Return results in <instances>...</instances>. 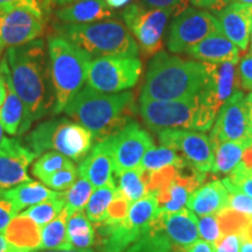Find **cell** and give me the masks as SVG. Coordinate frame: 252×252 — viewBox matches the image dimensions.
<instances>
[{"label": "cell", "mask_w": 252, "mask_h": 252, "mask_svg": "<svg viewBox=\"0 0 252 252\" xmlns=\"http://www.w3.org/2000/svg\"><path fill=\"white\" fill-rule=\"evenodd\" d=\"M12 87L24 104V133L33 122L53 113L55 90L50 72L49 54L42 40L8 48L5 54Z\"/></svg>", "instance_id": "6da1fadb"}, {"label": "cell", "mask_w": 252, "mask_h": 252, "mask_svg": "<svg viewBox=\"0 0 252 252\" xmlns=\"http://www.w3.org/2000/svg\"><path fill=\"white\" fill-rule=\"evenodd\" d=\"M134 111L133 94L100 93L89 86L82 88L69 100L64 112L88 128L94 140L103 141L125 127Z\"/></svg>", "instance_id": "7a4b0ae2"}, {"label": "cell", "mask_w": 252, "mask_h": 252, "mask_svg": "<svg viewBox=\"0 0 252 252\" xmlns=\"http://www.w3.org/2000/svg\"><path fill=\"white\" fill-rule=\"evenodd\" d=\"M204 78L206 71L202 62L187 61L161 50L150 61L139 99L190 98L200 94Z\"/></svg>", "instance_id": "3957f363"}, {"label": "cell", "mask_w": 252, "mask_h": 252, "mask_svg": "<svg viewBox=\"0 0 252 252\" xmlns=\"http://www.w3.org/2000/svg\"><path fill=\"white\" fill-rule=\"evenodd\" d=\"M60 36L74 43L91 56L137 58L139 45L121 21L106 20L96 24H64L59 26Z\"/></svg>", "instance_id": "277c9868"}, {"label": "cell", "mask_w": 252, "mask_h": 252, "mask_svg": "<svg viewBox=\"0 0 252 252\" xmlns=\"http://www.w3.org/2000/svg\"><path fill=\"white\" fill-rule=\"evenodd\" d=\"M48 54L56 99L53 115H59L83 87L93 56L61 36L49 39Z\"/></svg>", "instance_id": "5b68a950"}, {"label": "cell", "mask_w": 252, "mask_h": 252, "mask_svg": "<svg viewBox=\"0 0 252 252\" xmlns=\"http://www.w3.org/2000/svg\"><path fill=\"white\" fill-rule=\"evenodd\" d=\"M140 116L151 130L186 128L204 132L210 130L217 112L201 105L197 96L178 100L139 99Z\"/></svg>", "instance_id": "8992f818"}, {"label": "cell", "mask_w": 252, "mask_h": 252, "mask_svg": "<svg viewBox=\"0 0 252 252\" xmlns=\"http://www.w3.org/2000/svg\"><path fill=\"white\" fill-rule=\"evenodd\" d=\"M160 213L156 195L146 196L131 204L122 222L96 224V239L102 252H125L150 234V226Z\"/></svg>", "instance_id": "52a82bcc"}, {"label": "cell", "mask_w": 252, "mask_h": 252, "mask_svg": "<svg viewBox=\"0 0 252 252\" xmlns=\"http://www.w3.org/2000/svg\"><path fill=\"white\" fill-rule=\"evenodd\" d=\"M26 144L36 157L52 150L81 162L93 149L94 135L84 126L67 118L50 119L27 135Z\"/></svg>", "instance_id": "ba28073f"}, {"label": "cell", "mask_w": 252, "mask_h": 252, "mask_svg": "<svg viewBox=\"0 0 252 252\" xmlns=\"http://www.w3.org/2000/svg\"><path fill=\"white\" fill-rule=\"evenodd\" d=\"M143 64L138 58L102 56L91 60L87 82L93 89L105 94H118L131 89L139 80Z\"/></svg>", "instance_id": "9c48e42d"}, {"label": "cell", "mask_w": 252, "mask_h": 252, "mask_svg": "<svg viewBox=\"0 0 252 252\" xmlns=\"http://www.w3.org/2000/svg\"><path fill=\"white\" fill-rule=\"evenodd\" d=\"M220 32L222 28L215 15L206 9L188 7L173 19L167 32L166 43L169 52L181 54L187 53L210 34Z\"/></svg>", "instance_id": "30bf717a"}, {"label": "cell", "mask_w": 252, "mask_h": 252, "mask_svg": "<svg viewBox=\"0 0 252 252\" xmlns=\"http://www.w3.org/2000/svg\"><path fill=\"white\" fill-rule=\"evenodd\" d=\"M209 138L213 146L222 141L252 145V122L243 91L237 90L223 104Z\"/></svg>", "instance_id": "8fae6325"}, {"label": "cell", "mask_w": 252, "mask_h": 252, "mask_svg": "<svg viewBox=\"0 0 252 252\" xmlns=\"http://www.w3.org/2000/svg\"><path fill=\"white\" fill-rule=\"evenodd\" d=\"M173 13L168 9L145 8L139 4L126 6L123 11L126 27L137 37L145 54L156 55L161 52L163 33Z\"/></svg>", "instance_id": "7c38bea8"}, {"label": "cell", "mask_w": 252, "mask_h": 252, "mask_svg": "<svg viewBox=\"0 0 252 252\" xmlns=\"http://www.w3.org/2000/svg\"><path fill=\"white\" fill-rule=\"evenodd\" d=\"M162 146L176 153L198 172L210 173L214 167V147L210 138L200 131L171 128L158 133Z\"/></svg>", "instance_id": "4fadbf2b"}, {"label": "cell", "mask_w": 252, "mask_h": 252, "mask_svg": "<svg viewBox=\"0 0 252 252\" xmlns=\"http://www.w3.org/2000/svg\"><path fill=\"white\" fill-rule=\"evenodd\" d=\"M111 153L116 175L139 167L145 153L154 146L147 131L135 122H130L116 134L105 139Z\"/></svg>", "instance_id": "5bb4252c"}, {"label": "cell", "mask_w": 252, "mask_h": 252, "mask_svg": "<svg viewBox=\"0 0 252 252\" xmlns=\"http://www.w3.org/2000/svg\"><path fill=\"white\" fill-rule=\"evenodd\" d=\"M43 32V15L26 7H0V48L18 47L34 41Z\"/></svg>", "instance_id": "9a60e30c"}, {"label": "cell", "mask_w": 252, "mask_h": 252, "mask_svg": "<svg viewBox=\"0 0 252 252\" xmlns=\"http://www.w3.org/2000/svg\"><path fill=\"white\" fill-rule=\"evenodd\" d=\"M206 78L198 100L201 105L219 112L232 94L241 88L238 68L232 62H202Z\"/></svg>", "instance_id": "2e32d148"}, {"label": "cell", "mask_w": 252, "mask_h": 252, "mask_svg": "<svg viewBox=\"0 0 252 252\" xmlns=\"http://www.w3.org/2000/svg\"><path fill=\"white\" fill-rule=\"evenodd\" d=\"M36 154L15 138H2L0 144V198L6 191L30 181L27 169Z\"/></svg>", "instance_id": "e0dca14e"}, {"label": "cell", "mask_w": 252, "mask_h": 252, "mask_svg": "<svg viewBox=\"0 0 252 252\" xmlns=\"http://www.w3.org/2000/svg\"><path fill=\"white\" fill-rule=\"evenodd\" d=\"M216 19L223 34L239 49L247 50L251 34L252 5L231 2L222 11L217 12Z\"/></svg>", "instance_id": "ac0fdd59"}, {"label": "cell", "mask_w": 252, "mask_h": 252, "mask_svg": "<svg viewBox=\"0 0 252 252\" xmlns=\"http://www.w3.org/2000/svg\"><path fill=\"white\" fill-rule=\"evenodd\" d=\"M161 234L168 238L173 247L187 248L198 237V219L189 209L178 210L174 213H162L160 210Z\"/></svg>", "instance_id": "d6986e66"}, {"label": "cell", "mask_w": 252, "mask_h": 252, "mask_svg": "<svg viewBox=\"0 0 252 252\" xmlns=\"http://www.w3.org/2000/svg\"><path fill=\"white\" fill-rule=\"evenodd\" d=\"M77 172L78 176L86 178L94 188L102 187L113 181L112 172H115V169L106 140L98 141L94 145L88 156L80 162Z\"/></svg>", "instance_id": "ffe728a7"}, {"label": "cell", "mask_w": 252, "mask_h": 252, "mask_svg": "<svg viewBox=\"0 0 252 252\" xmlns=\"http://www.w3.org/2000/svg\"><path fill=\"white\" fill-rule=\"evenodd\" d=\"M191 58L204 62H232L239 61L241 49L223 35L222 32L213 33L188 50Z\"/></svg>", "instance_id": "44dd1931"}, {"label": "cell", "mask_w": 252, "mask_h": 252, "mask_svg": "<svg viewBox=\"0 0 252 252\" xmlns=\"http://www.w3.org/2000/svg\"><path fill=\"white\" fill-rule=\"evenodd\" d=\"M229 193L222 180H213L200 186L189 197L187 206L196 215H214L228 207Z\"/></svg>", "instance_id": "7402d4cb"}, {"label": "cell", "mask_w": 252, "mask_h": 252, "mask_svg": "<svg viewBox=\"0 0 252 252\" xmlns=\"http://www.w3.org/2000/svg\"><path fill=\"white\" fill-rule=\"evenodd\" d=\"M0 76L5 81L6 89H7L5 102L0 106V124L8 134H23L26 113H25L23 102L12 87L5 58L0 63Z\"/></svg>", "instance_id": "603a6c76"}, {"label": "cell", "mask_w": 252, "mask_h": 252, "mask_svg": "<svg viewBox=\"0 0 252 252\" xmlns=\"http://www.w3.org/2000/svg\"><path fill=\"white\" fill-rule=\"evenodd\" d=\"M56 15L67 24H90L111 18L113 13L104 0H77L60 8Z\"/></svg>", "instance_id": "cb8c5ba5"}, {"label": "cell", "mask_w": 252, "mask_h": 252, "mask_svg": "<svg viewBox=\"0 0 252 252\" xmlns=\"http://www.w3.org/2000/svg\"><path fill=\"white\" fill-rule=\"evenodd\" d=\"M41 226L20 214L13 217L4 231V237L17 250L36 251L41 248Z\"/></svg>", "instance_id": "d4e9b609"}, {"label": "cell", "mask_w": 252, "mask_h": 252, "mask_svg": "<svg viewBox=\"0 0 252 252\" xmlns=\"http://www.w3.org/2000/svg\"><path fill=\"white\" fill-rule=\"evenodd\" d=\"M60 191H53L46 187V185L37 181H26L17 187L9 189L6 191L1 198L9 201L13 206L15 213H20L21 210L30 208L32 206L43 202L56 196Z\"/></svg>", "instance_id": "484cf974"}, {"label": "cell", "mask_w": 252, "mask_h": 252, "mask_svg": "<svg viewBox=\"0 0 252 252\" xmlns=\"http://www.w3.org/2000/svg\"><path fill=\"white\" fill-rule=\"evenodd\" d=\"M71 212L64 206L52 222L41 229V250H72L68 238V220Z\"/></svg>", "instance_id": "4316f807"}, {"label": "cell", "mask_w": 252, "mask_h": 252, "mask_svg": "<svg viewBox=\"0 0 252 252\" xmlns=\"http://www.w3.org/2000/svg\"><path fill=\"white\" fill-rule=\"evenodd\" d=\"M68 238L72 250H91L96 243V230L83 210L72 212L69 216Z\"/></svg>", "instance_id": "83f0119b"}, {"label": "cell", "mask_w": 252, "mask_h": 252, "mask_svg": "<svg viewBox=\"0 0 252 252\" xmlns=\"http://www.w3.org/2000/svg\"><path fill=\"white\" fill-rule=\"evenodd\" d=\"M214 174H230L242 162L248 146L235 141H222L214 145Z\"/></svg>", "instance_id": "f1b7e54d"}, {"label": "cell", "mask_w": 252, "mask_h": 252, "mask_svg": "<svg viewBox=\"0 0 252 252\" xmlns=\"http://www.w3.org/2000/svg\"><path fill=\"white\" fill-rule=\"evenodd\" d=\"M116 193H117V186L115 181L109 182L102 187L94 188L86 207V215L91 223L96 225L106 220L108 208L113 197L116 196Z\"/></svg>", "instance_id": "f546056e"}, {"label": "cell", "mask_w": 252, "mask_h": 252, "mask_svg": "<svg viewBox=\"0 0 252 252\" xmlns=\"http://www.w3.org/2000/svg\"><path fill=\"white\" fill-rule=\"evenodd\" d=\"M117 178L118 191L131 204L149 194L146 180H145V171L140 166L121 173Z\"/></svg>", "instance_id": "4dcf8cb0"}, {"label": "cell", "mask_w": 252, "mask_h": 252, "mask_svg": "<svg viewBox=\"0 0 252 252\" xmlns=\"http://www.w3.org/2000/svg\"><path fill=\"white\" fill-rule=\"evenodd\" d=\"M189 163L182 158L180 154L176 153L174 150L166 146L156 147L152 146L145 153L140 162V167L146 172H153L161 169L167 166H176L179 168L187 166Z\"/></svg>", "instance_id": "1f68e13d"}, {"label": "cell", "mask_w": 252, "mask_h": 252, "mask_svg": "<svg viewBox=\"0 0 252 252\" xmlns=\"http://www.w3.org/2000/svg\"><path fill=\"white\" fill-rule=\"evenodd\" d=\"M64 206L65 202L64 197H63V191H60L56 196L27 208V210H25L23 214L33 220L37 225L42 228L49 222H52L62 212Z\"/></svg>", "instance_id": "d6a6232c"}, {"label": "cell", "mask_w": 252, "mask_h": 252, "mask_svg": "<svg viewBox=\"0 0 252 252\" xmlns=\"http://www.w3.org/2000/svg\"><path fill=\"white\" fill-rule=\"evenodd\" d=\"M72 160L69 159L63 154L56 152V151H48L42 153L39 159L33 163L32 167V174L42 182L55 172L71 165Z\"/></svg>", "instance_id": "836d02e7"}, {"label": "cell", "mask_w": 252, "mask_h": 252, "mask_svg": "<svg viewBox=\"0 0 252 252\" xmlns=\"http://www.w3.org/2000/svg\"><path fill=\"white\" fill-rule=\"evenodd\" d=\"M94 186L86 178L78 176L75 184L63 191L65 207L69 208L71 213L84 210L89 202L91 194L94 193Z\"/></svg>", "instance_id": "e575fe53"}, {"label": "cell", "mask_w": 252, "mask_h": 252, "mask_svg": "<svg viewBox=\"0 0 252 252\" xmlns=\"http://www.w3.org/2000/svg\"><path fill=\"white\" fill-rule=\"evenodd\" d=\"M216 219L220 225V235H239L251 220L250 217L236 212L230 207L223 208L220 212L217 213Z\"/></svg>", "instance_id": "d590c367"}, {"label": "cell", "mask_w": 252, "mask_h": 252, "mask_svg": "<svg viewBox=\"0 0 252 252\" xmlns=\"http://www.w3.org/2000/svg\"><path fill=\"white\" fill-rule=\"evenodd\" d=\"M125 252H173L172 244L163 234L147 235Z\"/></svg>", "instance_id": "8d00e7d4"}, {"label": "cell", "mask_w": 252, "mask_h": 252, "mask_svg": "<svg viewBox=\"0 0 252 252\" xmlns=\"http://www.w3.org/2000/svg\"><path fill=\"white\" fill-rule=\"evenodd\" d=\"M77 168L74 163H71V165L64 167V168L60 169L54 174L48 176L42 181V184L46 185L47 187L54 189L55 191H65L75 184V181L77 180Z\"/></svg>", "instance_id": "74e56055"}, {"label": "cell", "mask_w": 252, "mask_h": 252, "mask_svg": "<svg viewBox=\"0 0 252 252\" xmlns=\"http://www.w3.org/2000/svg\"><path fill=\"white\" fill-rule=\"evenodd\" d=\"M222 181L225 186H230L236 190L252 197V171L245 168L242 162L230 173L228 178L223 179Z\"/></svg>", "instance_id": "f35d334b"}, {"label": "cell", "mask_w": 252, "mask_h": 252, "mask_svg": "<svg viewBox=\"0 0 252 252\" xmlns=\"http://www.w3.org/2000/svg\"><path fill=\"white\" fill-rule=\"evenodd\" d=\"M198 226V235L203 238V241H207L208 243L215 244L217 239L220 237V225L217 222L216 215H204L201 216V219L197 220Z\"/></svg>", "instance_id": "ab89813d"}, {"label": "cell", "mask_w": 252, "mask_h": 252, "mask_svg": "<svg viewBox=\"0 0 252 252\" xmlns=\"http://www.w3.org/2000/svg\"><path fill=\"white\" fill-rule=\"evenodd\" d=\"M225 188L228 189L229 193L228 207L252 219V197L242 193V191L236 190V189L230 187V186H225Z\"/></svg>", "instance_id": "60d3db41"}, {"label": "cell", "mask_w": 252, "mask_h": 252, "mask_svg": "<svg viewBox=\"0 0 252 252\" xmlns=\"http://www.w3.org/2000/svg\"><path fill=\"white\" fill-rule=\"evenodd\" d=\"M131 203L128 202L123 195L119 193L117 189V193L116 196L113 197L112 202L110 203L108 208V217L104 222L108 223H118L122 222L123 220L127 216L128 209H130Z\"/></svg>", "instance_id": "b9f144b4"}, {"label": "cell", "mask_w": 252, "mask_h": 252, "mask_svg": "<svg viewBox=\"0 0 252 252\" xmlns=\"http://www.w3.org/2000/svg\"><path fill=\"white\" fill-rule=\"evenodd\" d=\"M145 6L151 8L168 9L173 13V17H178L186 8H188L189 0H143Z\"/></svg>", "instance_id": "7bdbcfd3"}, {"label": "cell", "mask_w": 252, "mask_h": 252, "mask_svg": "<svg viewBox=\"0 0 252 252\" xmlns=\"http://www.w3.org/2000/svg\"><path fill=\"white\" fill-rule=\"evenodd\" d=\"M238 76L241 88L252 93V49L243 55L238 65Z\"/></svg>", "instance_id": "ee69618b"}, {"label": "cell", "mask_w": 252, "mask_h": 252, "mask_svg": "<svg viewBox=\"0 0 252 252\" xmlns=\"http://www.w3.org/2000/svg\"><path fill=\"white\" fill-rule=\"evenodd\" d=\"M239 235H220L217 242L214 244L215 252H238L239 251Z\"/></svg>", "instance_id": "f6af8a7d"}, {"label": "cell", "mask_w": 252, "mask_h": 252, "mask_svg": "<svg viewBox=\"0 0 252 252\" xmlns=\"http://www.w3.org/2000/svg\"><path fill=\"white\" fill-rule=\"evenodd\" d=\"M17 215L12 203L5 198H0V234H4L9 222Z\"/></svg>", "instance_id": "bcb514c9"}, {"label": "cell", "mask_w": 252, "mask_h": 252, "mask_svg": "<svg viewBox=\"0 0 252 252\" xmlns=\"http://www.w3.org/2000/svg\"><path fill=\"white\" fill-rule=\"evenodd\" d=\"M2 6H18V7L31 8L36 13L43 15V7L40 0H0V7Z\"/></svg>", "instance_id": "7dc6e473"}, {"label": "cell", "mask_w": 252, "mask_h": 252, "mask_svg": "<svg viewBox=\"0 0 252 252\" xmlns=\"http://www.w3.org/2000/svg\"><path fill=\"white\" fill-rule=\"evenodd\" d=\"M172 249L173 252H215L214 245L208 243L207 241H203V239L194 242L193 244L187 248H178L172 245Z\"/></svg>", "instance_id": "c3c4849f"}, {"label": "cell", "mask_w": 252, "mask_h": 252, "mask_svg": "<svg viewBox=\"0 0 252 252\" xmlns=\"http://www.w3.org/2000/svg\"><path fill=\"white\" fill-rule=\"evenodd\" d=\"M234 2V0H204L202 7H207L212 11L220 12L226 6Z\"/></svg>", "instance_id": "681fc988"}, {"label": "cell", "mask_w": 252, "mask_h": 252, "mask_svg": "<svg viewBox=\"0 0 252 252\" xmlns=\"http://www.w3.org/2000/svg\"><path fill=\"white\" fill-rule=\"evenodd\" d=\"M239 239H241V241L252 242V219L250 220V222L248 223V225L243 229V231L239 234Z\"/></svg>", "instance_id": "f907efd6"}, {"label": "cell", "mask_w": 252, "mask_h": 252, "mask_svg": "<svg viewBox=\"0 0 252 252\" xmlns=\"http://www.w3.org/2000/svg\"><path fill=\"white\" fill-rule=\"evenodd\" d=\"M15 251H18L17 249L11 247V245L8 244V242L6 241L4 235L0 234V252H15Z\"/></svg>", "instance_id": "816d5d0a"}, {"label": "cell", "mask_w": 252, "mask_h": 252, "mask_svg": "<svg viewBox=\"0 0 252 252\" xmlns=\"http://www.w3.org/2000/svg\"><path fill=\"white\" fill-rule=\"evenodd\" d=\"M132 0H106V4L110 8H123Z\"/></svg>", "instance_id": "f5cc1de1"}, {"label": "cell", "mask_w": 252, "mask_h": 252, "mask_svg": "<svg viewBox=\"0 0 252 252\" xmlns=\"http://www.w3.org/2000/svg\"><path fill=\"white\" fill-rule=\"evenodd\" d=\"M6 94H7V89H6L5 81L0 76V106L2 105L6 99Z\"/></svg>", "instance_id": "db71d44e"}, {"label": "cell", "mask_w": 252, "mask_h": 252, "mask_svg": "<svg viewBox=\"0 0 252 252\" xmlns=\"http://www.w3.org/2000/svg\"><path fill=\"white\" fill-rule=\"evenodd\" d=\"M241 252H252V242L241 241Z\"/></svg>", "instance_id": "11a10c76"}, {"label": "cell", "mask_w": 252, "mask_h": 252, "mask_svg": "<svg viewBox=\"0 0 252 252\" xmlns=\"http://www.w3.org/2000/svg\"><path fill=\"white\" fill-rule=\"evenodd\" d=\"M247 102H248L249 111H250V117H251V122H252V93L249 94L247 96Z\"/></svg>", "instance_id": "9f6ffc18"}, {"label": "cell", "mask_w": 252, "mask_h": 252, "mask_svg": "<svg viewBox=\"0 0 252 252\" xmlns=\"http://www.w3.org/2000/svg\"><path fill=\"white\" fill-rule=\"evenodd\" d=\"M42 252H94L93 250H86V251H80V250H43Z\"/></svg>", "instance_id": "6f0895ef"}, {"label": "cell", "mask_w": 252, "mask_h": 252, "mask_svg": "<svg viewBox=\"0 0 252 252\" xmlns=\"http://www.w3.org/2000/svg\"><path fill=\"white\" fill-rule=\"evenodd\" d=\"M74 1H77V0H54L55 4L62 5V6L68 5V4H71V2H74Z\"/></svg>", "instance_id": "680465c9"}, {"label": "cell", "mask_w": 252, "mask_h": 252, "mask_svg": "<svg viewBox=\"0 0 252 252\" xmlns=\"http://www.w3.org/2000/svg\"><path fill=\"white\" fill-rule=\"evenodd\" d=\"M189 1H190L193 5L196 6V7H202L204 0H189Z\"/></svg>", "instance_id": "91938a15"}, {"label": "cell", "mask_w": 252, "mask_h": 252, "mask_svg": "<svg viewBox=\"0 0 252 252\" xmlns=\"http://www.w3.org/2000/svg\"><path fill=\"white\" fill-rule=\"evenodd\" d=\"M234 2H241V4L252 5V0H234Z\"/></svg>", "instance_id": "94428289"}, {"label": "cell", "mask_w": 252, "mask_h": 252, "mask_svg": "<svg viewBox=\"0 0 252 252\" xmlns=\"http://www.w3.org/2000/svg\"><path fill=\"white\" fill-rule=\"evenodd\" d=\"M2 132H4V128H2L1 124H0V144H1L2 138H4V135H2Z\"/></svg>", "instance_id": "6125c7cd"}, {"label": "cell", "mask_w": 252, "mask_h": 252, "mask_svg": "<svg viewBox=\"0 0 252 252\" xmlns=\"http://www.w3.org/2000/svg\"><path fill=\"white\" fill-rule=\"evenodd\" d=\"M15 252H36V251H23V250H18V251H15Z\"/></svg>", "instance_id": "be15d7a7"}, {"label": "cell", "mask_w": 252, "mask_h": 252, "mask_svg": "<svg viewBox=\"0 0 252 252\" xmlns=\"http://www.w3.org/2000/svg\"><path fill=\"white\" fill-rule=\"evenodd\" d=\"M251 37H252V23H251Z\"/></svg>", "instance_id": "e7e4bbea"}, {"label": "cell", "mask_w": 252, "mask_h": 252, "mask_svg": "<svg viewBox=\"0 0 252 252\" xmlns=\"http://www.w3.org/2000/svg\"><path fill=\"white\" fill-rule=\"evenodd\" d=\"M1 52H2V49H1V48H0V56H1Z\"/></svg>", "instance_id": "03108f58"}]
</instances>
